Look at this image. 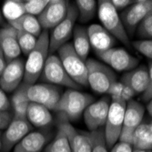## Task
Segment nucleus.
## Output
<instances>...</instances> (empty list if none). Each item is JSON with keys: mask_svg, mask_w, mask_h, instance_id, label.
Segmentation results:
<instances>
[{"mask_svg": "<svg viewBox=\"0 0 152 152\" xmlns=\"http://www.w3.org/2000/svg\"><path fill=\"white\" fill-rule=\"evenodd\" d=\"M148 74H149V87H150V86H152V61L149 63Z\"/></svg>", "mask_w": 152, "mask_h": 152, "instance_id": "obj_42", "label": "nucleus"}, {"mask_svg": "<svg viewBox=\"0 0 152 152\" xmlns=\"http://www.w3.org/2000/svg\"><path fill=\"white\" fill-rule=\"evenodd\" d=\"M133 152H151V150H144V149H134Z\"/></svg>", "mask_w": 152, "mask_h": 152, "instance_id": "obj_44", "label": "nucleus"}, {"mask_svg": "<svg viewBox=\"0 0 152 152\" xmlns=\"http://www.w3.org/2000/svg\"><path fill=\"white\" fill-rule=\"evenodd\" d=\"M134 149L152 150V127L149 123H141L134 131Z\"/></svg>", "mask_w": 152, "mask_h": 152, "instance_id": "obj_26", "label": "nucleus"}, {"mask_svg": "<svg viewBox=\"0 0 152 152\" xmlns=\"http://www.w3.org/2000/svg\"><path fill=\"white\" fill-rule=\"evenodd\" d=\"M32 129L33 126L26 118L14 117L5 132L2 133L1 150L3 152H9Z\"/></svg>", "mask_w": 152, "mask_h": 152, "instance_id": "obj_11", "label": "nucleus"}, {"mask_svg": "<svg viewBox=\"0 0 152 152\" xmlns=\"http://www.w3.org/2000/svg\"><path fill=\"white\" fill-rule=\"evenodd\" d=\"M75 5L78 12V20L84 24L90 21L98 11V3L95 0H77Z\"/></svg>", "mask_w": 152, "mask_h": 152, "instance_id": "obj_28", "label": "nucleus"}, {"mask_svg": "<svg viewBox=\"0 0 152 152\" xmlns=\"http://www.w3.org/2000/svg\"><path fill=\"white\" fill-rule=\"evenodd\" d=\"M78 18V12L75 4L69 3L66 17L52 29L49 35V54L58 51L63 45L66 44L67 40L73 34L75 23Z\"/></svg>", "mask_w": 152, "mask_h": 152, "instance_id": "obj_7", "label": "nucleus"}, {"mask_svg": "<svg viewBox=\"0 0 152 152\" xmlns=\"http://www.w3.org/2000/svg\"><path fill=\"white\" fill-rule=\"evenodd\" d=\"M8 25L13 26L18 31L28 33L37 37H38L42 33V31H41L42 27L39 24L37 18L28 15V14H25L18 19L8 23Z\"/></svg>", "mask_w": 152, "mask_h": 152, "instance_id": "obj_25", "label": "nucleus"}, {"mask_svg": "<svg viewBox=\"0 0 152 152\" xmlns=\"http://www.w3.org/2000/svg\"><path fill=\"white\" fill-rule=\"evenodd\" d=\"M144 114L145 107L142 104L134 99L128 101L122 129L135 131V129L142 123Z\"/></svg>", "mask_w": 152, "mask_h": 152, "instance_id": "obj_21", "label": "nucleus"}, {"mask_svg": "<svg viewBox=\"0 0 152 152\" xmlns=\"http://www.w3.org/2000/svg\"><path fill=\"white\" fill-rule=\"evenodd\" d=\"M0 48H1L7 63L18 58L21 53L17 30L10 25L0 28Z\"/></svg>", "mask_w": 152, "mask_h": 152, "instance_id": "obj_18", "label": "nucleus"}, {"mask_svg": "<svg viewBox=\"0 0 152 152\" xmlns=\"http://www.w3.org/2000/svg\"><path fill=\"white\" fill-rule=\"evenodd\" d=\"M58 51V58L67 75L77 85L88 87V68L86 61L83 60L77 54L73 44L66 43Z\"/></svg>", "mask_w": 152, "mask_h": 152, "instance_id": "obj_3", "label": "nucleus"}, {"mask_svg": "<svg viewBox=\"0 0 152 152\" xmlns=\"http://www.w3.org/2000/svg\"><path fill=\"white\" fill-rule=\"evenodd\" d=\"M73 40L72 44L75 51L83 60L87 61L90 50V43L88 29L86 27L81 26H75L73 30Z\"/></svg>", "mask_w": 152, "mask_h": 152, "instance_id": "obj_24", "label": "nucleus"}, {"mask_svg": "<svg viewBox=\"0 0 152 152\" xmlns=\"http://www.w3.org/2000/svg\"><path fill=\"white\" fill-rule=\"evenodd\" d=\"M126 106L127 102L125 100L121 99H111L107 118L104 126L106 142L108 148H111L118 141L123 128Z\"/></svg>", "mask_w": 152, "mask_h": 152, "instance_id": "obj_5", "label": "nucleus"}, {"mask_svg": "<svg viewBox=\"0 0 152 152\" xmlns=\"http://www.w3.org/2000/svg\"><path fill=\"white\" fill-rule=\"evenodd\" d=\"M147 110H148V114L152 117V99H150L147 105Z\"/></svg>", "mask_w": 152, "mask_h": 152, "instance_id": "obj_43", "label": "nucleus"}, {"mask_svg": "<svg viewBox=\"0 0 152 152\" xmlns=\"http://www.w3.org/2000/svg\"><path fill=\"white\" fill-rule=\"evenodd\" d=\"M149 124H150V125H151V127H152V120H151V122H150Z\"/></svg>", "mask_w": 152, "mask_h": 152, "instance_id": "obj_47", "label": "nucleus"}, {"mask_svg": "<svg viewBox=\"0 0 152 152\" xmlns=\"http://www.w3.org/2000/svg\"><path fill=\"white\" fill-rule=\"evenodd\" d=\"M26 119L32 126L46 129L52 122V115L50 110L46 107L34 102H30L26 111Z\"/></svg>", "mask_w": 152, "mask_h": 152, "instance_id": "obj_23", "label": "nucleus"}, {"mask_svg": "<svg viewBox=\"0 0 152 152\" xmlns=\"http://www.w3.org/2000/svg\"><path fill=\"white\" fill-rule=\"evenodd\" d=\"M152 12V0H139L120 14V19L128 35H133L139 24Z\"/></svg>", "mask_w": 152, "mask_h": 152, "instance_id": "obj_9", "label": "nucleus"}, {"mask_svg": "<svg viewBox=\"0 0 152 152\" xmlns=\"http://www.w3.org/2000/svg\"><path fill=\"white\" fill-rule=\"evenodd\" d=\"M69 7V2L65 0H51L42 13L37 17L42 28L53 29L66 17Z\"/></svg>", "mask_w": 152, "mask_h": 152, "instance_id": "obj_15", "label": "nucleus"}, {"mask_svg": "<svg viewBox=\"0 0 152 152\" xmlns=\"http://www.w3.org/2000/svg\"><path fill=\"white\" fill-rule=\"evenodd\" d=\"M151 152H152V150H151Z\"/></svg>", "mask_w": 152, "mask_h": 152, "instance_id": "obj_48", "label": "nucleus"}, {"mask_svg": "<svg viewBox=\"0 0 152 152\" xmlns=\"http://www.w3.org/2000/svg\"><path fill=\"white\" fill-rule=\"evenodd\" d=\"M110 152H133V146L128 143L118 141L110 148Z\"/></svg>", "mask_w": 152, "mask_h": 152, "instance_id": "obj_38", "label": "nucleus"}, {"mask_svg": "<svg viewBox=\"0 0 152 152\" xmlns=\"http://www.w3.org/2000/svg\"><path fill=\"white\" fill-rule=\"evenodd\" d=\"M137 35L141 40L152 39V12L139 24L137 29Z\"/></svg>", "mask_w": 152, "mask_h": 152, "instance_id": "obj_32", "label": "nucleus"}, {"mask_svg": "<svg viewBox=\"0 0 152 152\" xmlns=\"http://www.w3.org/2000/svg\"><path fill=\"white\" fill-rule=\"evenodd\" d=\"M49 54V33L45 30L37 37L34 49L27 56L25 62V75L23 82L27 85L36 84L40 77Z\"/></svg>", "mask_w": 152, "mask_h": 152, "instance_id": "obj_1", "label": "nucleus"}, {"mask_svg": "<svg viewBox=\"0 0 152 152\" xmlns=\"http://www.w3.org/2000/svg\"><path fill=\"white\" fill-rule=\"evenodd\" d=\"M2 148V133L0 132V150H1Z\"/></svg>", "mask_w": 152, "mask_h": 152, "instance_id": "obj_45", "label": "nucleus"}, {"mask_svg": "<svg viewBox=\"0 0 152 152\" xmlns=\"http://www.w3.org/2000/svg\"><path fill=\"white\" fill-rule=\"evenodd\" d=\"M111 99L110 96H104L90 104L84 111V121L89 131L104 128L107 118Z\"/></svg>", "mask_w": 152, "mask_h": 152, "instance_id": "obj_14", "label": "nucleus"}, {"mask_svg": "<svg viewBox=\"0 0 152 152\" xmlns=\"http://www.w3.org/2000/svg\"><path fill=\"white\" fill-rule=\"evenodd\" d=\"M88 68V83L93 91L99 94L107 92L109 87L117 81L115 72L102 62L88 58L86 61Z\"/></svg>", "mask_w": 152, "mask_h": 152, "instance_id": "obj_6", "label": "nucleus"}, {"mask_svg": "<svg viewBox=\"0 0 152 152\" xmlns=\"http://www.w3.org/2000/svg\"><path fill=\"white\" fill-rule=\"evenodd\" d=\"M39 78L50 85L64 86L72 89H78L80 88L67 75L59 58L53 54L48 57Z\"/></svg>", "mask_w": 152, "mask_h": 152, "instance_id": "obj_8", "label": "nucleus"}, {"mask_svg": "<svg viewBox=\"0 0 152 152\" xmlns=\"http://www.w3.org/2000/svg\"><path fill=\"white\" fill-rule=\"evenodd\" d=\"M14 114L9 111H0V129H7L12 121Z\"/></svg>", "mask_w": 152, "mask_h": 152, "instance_id": "obj_36", "label": "nucleus"}, {"mask_svg": "<svg viewBox=\"0 0 152 152\" xmlns=\"http://www.w3.org/2000/svg\"><path fill=\"white\" fill-rule=\"evenodd\" d=\"M11 108V103L6 92L0 88V111H9Z\"/></svg>", "mask_w": 152, "mask_h": 152, "instance_id": "obj_37", "label": "nucleus"}, {"mask_svg": "<svg viewBox=\"0 0 152 152\" xmlns=\"http://www.w3.org/2000/svg\"><path fill=\"white\" fill-rule=\"evenodd\" d=\"M48 0H27L24 1L26 14L31 16H39L48 4Z\"/></svg>", "mask_w": 152, "mask_h": 152, "instance_id": "obj_33", "label": "nucleus"}, {"mask_svg": "<svg viewBox=\"0 0 152 152\" xmlns=\"http://www.w3.org/2000/svg\"><path fill=\"white\" fill-rule=\"evenodd\" d=\"M98 57L117 71H130L139 65V59L124 48H110L98 54Z\"/></svg>", "mask_w": 152, "mask_h": 152, "instance_id": "obj_13", "label": "nucleus"}, {"mask_svg": "<svg viewBox=\"0 0 152 152\" xmlns=\"http://www.w3.org/2000/svg\"><path fill=\"white\" fill-rule=\"evenodd\" d=\"M25 75V61L16 58L7 63L5 69L0 75V88L5 92L16 90L23 82Z\"/></svg>", "mask_w": 152, "mask_h": 152, "instance_id": "obj_16", "label": "nucleus"}, {"mask_svg": "<svg viewBox=\"0 0 152 152\" xmlns=\"http://www.w3.org/2000/svg\"><path fill=\"white\" fill-rule=\"evenodd\" d=\"M142 99L144 101H149L150 99H152V86L148 87L147 90L143 93Z\"/></svg>", "mask_w": 152, "mask_h": 152, "instance_id": "obj_40", "label": "nucleus"}, {"mask_svg": "<svg viewBox=\"0 0 152 152\" xmlns=\"http://www.w3.org/2000/svg\"><path fill=\"white\" fill-rule=\"evenodd\" d=\"M51 136V132L47 129L31 131L14 148L13 152H41L49 143Z\"/></svg>", "mask_w": 152, "mask_h": 152, "instance_id": "obj_17", "label": "nucleus"}, {"mask_svg": "<svg viewBox=\"0 0 152 152\" xmlns=\"http://www.w3.org/2000/svg\"><path fill=\"white\" fill-rule=\"evenodd\" d=\"M26 14L24 1L20 0H7L2 7V15L8 21L13 22Z\"/></svg>", "mask_w": 152, "mask_h": 152, "instance_id": "obj_27", "label": "nucleus"}, {"mask_svg": "<svg viewBox=\"0 0 152 152\" xmlns=\"http://www.w3.org/2000/svg\"><path fill=\"white\" fill-rule=\"evenodd\" d=\"M93 102V96L70 88L62 94L54 110L65 116L70 122L78 119L86 108Z\"/></svg>", "mask_w": 152, "mask_h": 152, "instance_id": "obj_2", "label": "nucleus"}, {"mask_svg": "<svg viewBox=\"0 0 152 152\" xmlns=\"http://www.w3.org/2000/svg\"><path fill=\"white\" fill-rule=\"evenodd\" d=\"M90 47L96 51V55L113 48L116 38L109 34L104 27L98 24H93L88 28Z\"/></svg>", "mask_w": 152, "mask_h": 152, "instance_id": "obj_19", "label": "nucleus"}, {"mask_svg": "<svg viewBox=\"0 0 152 152\" xmlns=\"http://www.w3.org/2000/svg\"><path fill=\"white\" fill-rule=\"evenodd\" d=\"M6 66H7V62H6L5 57H4V54H3L1 48H0V75L2 74Z\"/></svg>", "mask_w": 152, "mask_h": 152, "instance_id": "obj_41", "label": "nucleus"}, {"mask_svg": "<svg viewBox=\"0 0 152 152\" xmlns=\"http://www.w3.org/2000/svg\"><path fill=\"white\" fill-rule=\"evenodd\" d=\"M17 33H18V45L21 52L24 55H26V56H28L29 53L34 49L37 42V37L31 34L22 32V31L17 30Z\"/></svg>", "mask_w": 152, "mask_h": 152, "instance_id": "obj_31", "label": "nucleus"}, {"mask_svg": "<svg viewBox=\"0 0 152 152\" xmlns=\"http://www.w3.org/2000/svg\"><path fill=\"white\" fill-rule=\"evenodd\" d=\"M98 5V15L103 25L102 26L122 44L126 47H130L129 37L123 26L118 11L112 6L111 2L109 0H100Z\"/></svg>", "mask_w": 152, "mask_h": 152, "instance_id": "obj_4", "label": "nucleus"}, {"mask_svg": "<svg viewBox=\"0 0 152 152\" xmlns=\"http://www.w3.org/2000/svg\"><path fill=\"white\" fill-rule=\"evenodd\" d=\"M3 23V15H2V12L0 10V24Z\"/></svg>", "mask_w": 152, "mask_h": 152, "instance_id": "obj_46", "label": "nucleus"}, {"mask_svg": "<svg viewBox=\"0 0 152 152\" xmlns=\"http://www.w3.org/2000/svg\"><path fill=\"white\" fill-rule=\"evenodd\" d=\"M44 152H72L66 134L60 129L54 139L45 147Z\"/></svg>", "mask_w": 152, "mask_h": 152, "instance_id": "obj_29", "label": "nucleus"}, {"mask_svg": "<svg viewBox=\"0 0 152 152\" xmlns=\"http://www.w3.org/2000/svg\"><path fill=\"white\" fill-rule=\"evenodd\" d=\"M58 129L66 134L72 152H92L88 132L77 130L62 114H58Z\"/></svg>", "mask_w": 152, "mask_h": 152, "instance_id": "obj_12", "label": "nucleus"}, {"mask_svg": "<svg viewBox=\"0 0 152 152\" xmlns=\"http://www.w3.org/2000/svg\"><path fill=\"white\" fill-rule=\"evenodd\" d=\"M61 88L50 84H34L29 86L27 95L30 102L42 105L54 110L62 96Z\"/></svg>", "mask_w": 152, "mask_h": 152, "instance_id": "obj_10", "label": "nucleus"}, {"mask_svg": "<svg viewBox=\"0 0 152 152\" xmlns=\"http://www.w3.org/2000/svg\"><path fill=\"white\" fill-rule=\"evenodd\" d=\"M110 2L117 11L125 10L134 3V1H131V0H111Z\"/></svg>", "mask_w": 152, "mask_h": 152, "instance_id": "obj_39", "label": "nucleus"}, {"mask_svg": "<svg viewBox=\"0 0 152 152\" xmlns=\"http://www.w3.org/2000/svg\"><path fill=\"white\" fill-rule=\"evenodd\" d=\"M121 82L130 87L136 94L144 93L149 87L148 69L145 66H140L124 74Z\"/></svg>", "mask_w": 152, "mask_h": 152, "instance_id": "obj_20", "label": "nucleus"}, {"mask_svg": "<svg viewBox=\"0 0 152 152\" xmlns=\"http://www.w3.org/2000/svg\"><path fill=\"white\" fill-rule=\"evenodd\" d=\"M29 86L30 85H27L26 83L22 82L19 87L14 92L10 99L14 117L26 118L27 107L30 104L28 95H27V90H28Z\"/></svg>", "mask_w": 152, "mask_h": 152, "instance_id": "obj_22", "label": "nucleus"}, {"mask_svg": "<svg viewBox=\"0 0 152 152\" xmlns=\"http://www.w3.org/2000/svg\"><path fill=\"white\" fill-rule=\"evenodd\" d=\"M132 46L145 57L152 59V39L133 41Z\"/></svg>", "mask_w": 152, "mask_h": 152, "instance_id": "obj_34", "label": "nucleus"}, {"mask_svg": "<svg viewBox=\"0 0 152 152\" xmlns=\"http://www.w3.org/2000/svg\"><path fill=\"white\" fill-rule=\"evenodd\" d=\"M88 136L91 142V151L92 152H108L107 146L106 142L104 128L96 130L89 131Z\"/></svg>", "mask_w": 152, "mask_h": 152, "instance_id": "obj_30", "label": "nucleus"}, {"mask_svg": "<svg viewBox=\"0 0 152 152\" xmlns=\"http://www.w3.org/2000/svg\"><path fill=\"white\" fill-rule=\"evenodd\" d=\"M123 90H124L123 83L121 81H116L109 87L107 94H108L111 99H121Z\"/></svg>", "mask_w": 152, "mask_h": 152, "instance_id": "obj_35", "label": "nucleus"}]
</instances>
